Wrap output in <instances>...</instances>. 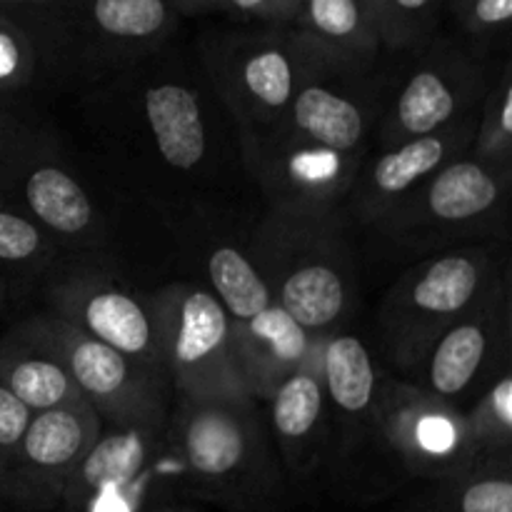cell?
Segmentation results:
<instances>
[{"instance_id":"obj_21","label":"cell","mask_w":512,"mask_h":512,"mask_svg":"<svg viewBox=\"0 0 512 512\" xmlns=\"http://www.w3.org/2000/svg\"><path fill=\"white\" fill-rule=\"evenodd\" d=\"M0 383L33 415L88 405L35 315L13 325L0 340Z\"/></svg>"},{"instance_id":"obj_25","label":"cell","mask_w":512,"mask_h":512,"mask_svg":"<svg viewBox=\"0 0 512 512\" xmlns=\"http://www.w3.org/2000/svg\"><path fill=\"white\" fill-rule=\"evenodd\" d=\"M433 485L423 512H512L510 455L475 463Z\"/></svg>"},{"instance_id":"obj_12","label":"cell","mask_w":512,"mask_h":512,"mask_svg":"<svg viewBox=\"0 0 512 512\" xmlns=\"http://www.w3.org/2000/svg\"><path fill=\"white\" fill-rule=\"evenodd\" d=\"M35 320L58 348L83 400L103 423H160L170 418L175 395L165 375L80 333L58 315L40 313Z\"/></svg>"},{"instance_id":"obj_11","label":"cell","mask_w":512,"mask_h":512,"mask_svg":"<svg viewBox=\"0 0 512 512\" xmlns=\"http://www.w3.org/2000/svg\"><path fill=\"white\" fill-rule=\"evenodd\" d=\"M0 190L5 203L33 218L63 255L103 253L108 248V220L95 195L53 140L38 130L0 168Z\"/></svg>"},{"instance_id":"obj_18","label":"cell","mask_w":512,"mask_h":512,"mask_svg":"<svg viewBox=\"0 0 512 512\" xmlns=\"http://www.w3.org/2000/svg\"><path fill=\"white\" fill-rule=\"evenodd\" d=\"M168 420L160 423H103L98 440L85 453L65 485L60 510H73L93 500L128 493L168 468L165 450Z\"/></svg>"},{"instance_id":"obj_36","label":"cell","mask_w":512,"mask_h":512,"mask_svg":"<svg viewBox=\"0 0 512 512\" xmlns=\"http://www.w3.org/2000/svg\"><path fill=\"white\" fill-rule=\"evenodd\" d=\"M358 3L363 5L365 13L370 15V20H373L375 28H378L380 40L385 43V35H388V0H358Z\"/></svg>"},{"instance_id":"obj_5","label":"cell","mask_w":512,"mask_h":512,"mask_svg":"<svg viewBox=\"0 0 512 512\" xmlns=\"http://www.w3.org/2000/svg\"><path fill=\"white\" fill-rule=\"evenodd\" d=\"M320 55L293 25L233 23L200 33L195 58L230 115L243 163L275 133Z\"/></svg>"},{"instance_id":"obj_3","label":"cell","mask_w":512,"mask_h":512,"mask_svg":"<svg viewBox=\"0 0 512 512\" xmlns=\"http://www.w3.org/2000/svg\"><path fill=\"white\" fill-rule=\"evenodd\" d=\"M90 98L120 108L133 133V153L163 178L200 183L213 178L223 128V108L198 58L173 53V43L153 58L90 88Z\"/></svg>"},{"instance_id":"obj_4","label":"cell","mask_w":512,"mask_h":512,"mask_svg":"<svg viewBox=\"0 0 512 512\" xmlns=\"http://www.w3.org/2000/svg\"><path fill=\"white\" fill-rule=\"evenodd\" d=\"M343 218V210H268L248 243L273 303L318 340L343 333L360 298L358 258Z\"/></svg>"},{"instance_id":"obj_1","label":"cell","mask_w":512,"mask_h":512,"mask_svg":"<svg viewBox=\"0 0 512 512\" xmlns=\"http://www.w3.org/2000/svg\"><path fill=\"white\" fill-rule=\"evenodd\" d=\"M373 68L320 55L305 73L275 133L243 163L270 210L333 213L373 150L380 108Z\"/></svg>"},{"instance_id":"obj_22","label":"cell","mask_w":512,"mask_h":512,"mask_svg":"<svg viewBox=\"0 0 512 512\" xmlns=\"http://www.w3.org/2000/svg\"><path fill=\"white\" fill-rule=\"evenodd\" d=\"M320 380L330 418H338L345 425L368 423L375 430V403L383 375L370 348L358 335L335 333L323 340Z\"/></svg>"},{"instance_id":"obj_6","label":"cell","mask_w":512,"mask_h":512,"mask_svg":"<svg viewBox=\"0 0 512 512\" xmlns=\"http://www.w3.org/2000/svg\"><path fill=\"white\" fill-rule=\"evenodd\" d=\"M10 13L23 18L45 45L53 80H75L85 88L153 58L173 43L183 23L168 0H68Z\"/></svg>"},{"instance_id":"obj_35","label":"cell","mask_w":512,"mask_h":512,"mask_svg":"<svg viewBox=\"0 0 512 512\" xmlns=\"http://www.w3.org/2000/svg\"><path fill=\"white\" fill-rule=\"evenodd\" d=\"M175 10H178L183 18H190V15H223L225 0H168Z\"/></svg>"},{"instance_id":"obj_10","label":"cell","mask_w":512,"mask_h":512,"mask_svg":"<svg viewBox=\"0 0 512 512\" xmlns=\"http://www.w3.org/2000/svg\"><path fill=\"white\" fill-rule=\"evenodd\" d=\"M158 345L175 398L253 400L233 360V320L200 283H168L150 293Z\"/></svg>"},{"instance_id":"obj_16","label":"cell","mask_w":512,"mask_h":512,"mask_svg":"<svg viewBox=\"0 0 512 512\" xmlns=\"http://www.w3.org/2000/svg\"><path fill=\"white\" fill-rule=\"evenodd\" d=\"M478 110L480 105L433 135L400 140L375 148V153L370 150L340 208L345 218L365 228H378L388 220L440 168L470 153L478 130Z\"/></svg>"},{"instance_id":"obj_34","label":"cell","mask_w":512,"mask_h":512,"mask_svg":"<svg viewBox=\"0 0 512 512\" xmlns=\"http://www.w3.org/2000/svg\"><path fill=\"white\" fill-rule=\"evenodd\" d=\"M33 125L13 105V100H0V168L20 150V145L33 135Z\"/></svg>"},{"instance_id":"obj_2","label":"cell","mask_w":512,"mask_h":512,"mask_svg":"<svg viewBox=\"0 0 512 512\" xmlns=\"http://www.w3.org/2000/svg\"><path fill=\"white\" fill-rule=\"evenodd\" d=\"M165 438L185 498L225 512H288V475L255 400L175 398Z\"/></svg>"},{"instance_id":"obj_26","label":"cell","mask_w":512,"mask_h":512,"mask_svg":"<svg viewBox=\"0 0 512 512\" xmlns=\"http://www.w3.org/2000/svg\"><path fill=\"white\" fill-rule=\"evenodd\" d=\"M63 250L33 218L10 203H0V278L33 280L63 263Z\"/></svg>"},{"instance_id":"obj_7","label":"cell","mask_w":512,"mask_h":512,"mask_svg":"<svg viewBox=\"0 0 512 512\" xmlns=\"http://www.w3.org/2000/svg\"><path fill=\"white\" fill-rule=\"evenodd\" d=\"M510 270L505 243H473L428 255L385 293L378 328L390 360L413 370L443 330L468 315Z\"/></svg>"},{"instance_id":"obj_31","label":"cell","mask_w":512,"mask_h":512,"mask_svg":"<svg viewBox=\"0 0 512 512\" xmlns=\"http://www.w3.org/2000/svg\"><path fill=\"white\" fill-rule=\"evenodd\" d=\"M445 0H388V35L385 55L410 53L440 33Z\"/></svg>"},{"instance_id":"obj_17","label":"cell","mask_w":512,"mask_h":512,"mask_svg":"<svg viewBox=\"0 0 512 512\" xmlns=\"http://www.w3.org/2000/svg\"><path fill=\"white\" fill-rule=\"evenodd\" d=\"M100 430L103 420L90 405L35 413L0 478V500L23 512L58 510L70 475Z\"/></svg>"},{"instance_id":"obj_9","label":"cell","mask_w":512,"mask_h":512,"mask_svg":"<svg viewBox=\"0 0 512 512\" xmlns=\"http://www.w3.org/2000/svg\"><path fill=\"white\" fill-rule=\"evenodd\" d=\"M395 58H400L395 70H383L380 78L375 148L423 138L453 125L478 108L495 68L493 58L443 33L423 48Z\"/></svg>"},{"instance_id":"obj_27","label":"cell","mask_w":512,"mask_h":512,"mask_svg":"<svg viewBox=\"0 0 512 512\" xmlns=\"http://www.w3.org/2000/svg\"><path fill=\"white\" fill-rule=\"evenodd\" d=\"M43 80H53L45 45L23 18L0 8V100H13Z\"/></svg>"},{"instance_id":"obj_15","label":"cell","mask_w":512,"mask_h":512,"mask_svg":"<svg viewBox=\"0 0 512 512\" xmlns=\"http://www.w3.org/2000/svg\"><path fill=\"white\" fill-rule=\"evenodd\" d=\"M45 303L48 313L58 315L80 333L165 375L150 293H135L113 275L83 265L53 275L45 288Z\"/></svg>"},{"instance_id":"obj_39","label":"cell","mask_w":512,"mask_h":512,"mask_svg":"<svg viewBox=\"0 0 512 512\" xmlns=\"http://www.w3.org/2000/svg\"><path fill=\"white\" fill-rule=\"evenodd\" d=\"M8 300H10V285H8V280L0 278V315L5 313V305H8Z\"/></svg>"},{"instance_id":"obj_28","label":"cell","mask_w":512,"mask_h":512,"mask_svg":"<svg viewBox=\"0 0 512 512\" xmlns=\"http://www.w3.org/2000/svg\"><path fill=\"white\" fill-rule=\"evenodd\" d=\"M470 153L512 170V63L505 55L493 68L478 110V130Z\"/></svg>"},{"instance_id":"obj_24","label":"cell","mask_w":512,"mask_h":512,"mask_svg":"<svg viewBox=\"0 0 512 512\" xmlns=\"http://www.w3.org/2000/svg\"><path fill=\"white\" fill-rule=\"evenodd\" d=\"M203 273L205 288L223 305L233 323L250 320L273 305L268 283L255 268L248 248H240L235 240H218L205 248Z\"/></svg>"},{"instance_id":"obj_8","label":"cell","mask_w":512,"mask_h":512,"mask_svg":"<svg viewBox=\"0 0 512 512\" xmlns=\"http://www.w3.org/2000/svg\"><path fill=\"white\" fill-rule=\"evenodd\" d=\"M512 170L475 158L473 153L440 168L388 220L380 235L410 255H435L473 245L470 240H508Z\"/></svg>"},{"instance_id":"obj_29","label":"cell","mask_w":512,"mask_h":512,"mask_svg":"<svg viewBox=\"0 0 512 512\" xmlns=\"http://www.w3.org/2000/svg\"><path fill=\"white\" fill-rule=\"evenodd\" d=\"M468 418L470 440L480 458H500L512 450V368L505 365L473 400Z\"/></svg>"},{"instance_id":"obj_32","label":"cell","mask_w":512,"mask_h":512,"mask_svg":"<svg viewBox=\"0 0 512 512\" xmlns=\"http://www.w3.org/2000/svg\"><path fill=\"white\" fill-rule=\"evenodd\" d=\"M300 0H225L223 15L238 25H293Z\"/></svg>"},{"instance_id":"obj_42","label":"cell","mask_w":512,"mask_h":512,"mask_svg":"<svg viewBox=\"0 0 512 512\" xmlns=\"http://www.w3.org/2000/svg\"><path fill=\"white\" fill-rule=\"evenodd\" d=\"M445 5H448V3H445Z\"/></svg>"},{"instance_id":"obj_33","label":"cell","mask_w":512,"mask_h":512,"mask_svg":"<svg viewBox=\"0 0 512 512\" xmlns=\"http://www.w3.org/2000/svg\"><path fill=\"white\" fill-rule=\"evenodd\" d=\"M30 418H33V413L0 383V478L8 470L10 460H13L25 430H28Z\"/></svg>"},{"instance_id":"obj_37","label":"cell","mask_w":512,"mask_h":512,"mask_svg":"<svg viewBox=\"0 0 512 512\" xmlns=\"http://www.w3.org/2000/svg\"><path fill=\"white\" fill-rule=\"evenodd\" d=\"M68 3V0H0V8L5 10H43L53 5Z\"/></svg>"},{"instance_id":"obj_23","label":"cell","mask_w":512,"mask_h":512,"mask_svg":"<svg viewBox=\"0 0 512 512\" xmlns=\"http://www.w3.org/2000/svg\"><path fill=\"white\" fill-rule=\"evenodd\" d=\"M293 28L340 63L373 68L385 55L378 28L358 0H300Z\"/></svg>"},{"instance_id":"obj_30","label":"cell","mask_w":512,"mask_h":512,"mask_svg":"<svg viewBox=\"0 0 512 512\" xmlns=\"http://www.w3.org/2000/svg\"><path fill=\"white\" fill-rule=\"evenodd\" d=\"M445 13L458 25L460 40L490 58L495 40H505L512 23V0H448Z\"/></svg>"},{"instance_id":"obj_38","label":"cell","mask_w":512,"mask_h":512,"mask_svg":"<svg viewBox=\"0 0 512 512\" xmlns=\"http://www.w3.org/2000/svg\"><path fill=\"white\" fill-rule=\"evenodd\" d=\"M148 512H195V510L190 508V505H183V503H178V500H175V503H163V505H158V508H153Z\"/></svg>"},{"instance_id":"obj_40","label":"cell","mask_w":512,"mask_h":512,"mask_svg":"<svg viewBox=\"0 0 512 512\" xmlns=\"http://www.w3.org/2000/svg\"><path fill=\"white\" fill-rule=\"evenodd\" d=\"M3 200H5V198H3V190H0V203H3Z\"/></svg>"},{"instance_id":"obj_41","label":"cell","mask_w":512,"mask_h":512,"mask_svg":"<svg viewBox=\"0 0 512 512\" xmlns=\"http://www.w3.org/2000/svg\"><path fill=\"white\" fill-rule=\"evenodd\" d=\"M445 3H448V0H445Z\"/></svg>"},{"instance_id":"obj_20","label":"cell","mask_w":512,"mask_h":512,"mask_svg":"<svg viewBox=\"0 0 512 512\" xmlns=\"http://www.w3.org/2000/svg\"><path fill=\"white\" fill-rule=\"evenodd\" d=\"M235 368L255 403H268L270 395L293 373L320 363L323 340L313 338L283 308L270 305L250 320L233 323Z\"/></svg>"},{"instance_id":"obj_19","label":"cell","mask_w":512,"mask_h":512,"mask_svg":"<svg viewBox=\"0 0 512 512\" xmlns=\"http://www.w3.org/2000/svg\"><path fill=\"white\" fill-rule=\"evenodd\" d=\"M268 405V430L285 475L290 483H310L328 458L333 425L320 363L290 375Z\"/></svg>"},{"instance_id":"obj_14","label":"cell","mask_w":512,"mask_h":512,"mask_svg":"<svg viewBox=\"0 0 512 512\" xmlns=\"http://www.w3.org/2000/svg\"><path fill=\"white\" fill-rule=\"evenodd\" d=\"M510 270L495 288L448 330L435 338L420 363L410 373L418 388L433 398L463 410L465 400L473 403L490 380L510 365L512 310Z\"/></svg>"},{"instance_id":"obj_13","label":"cell","mask_w":512,"mask_h":512,"mask_svg":"<svg viewBox=\"0 0 512 512\" xmlns=\"http://www.w3.org/2000/svg\"><path fill=\"white\" fill-rule=\"evenodd\" d=\"M373 425L390 455L413 478L438 483L488 460L480 458L470 440L465 410L405 380L383 378Z\"/></svg>"}]
</instances>
